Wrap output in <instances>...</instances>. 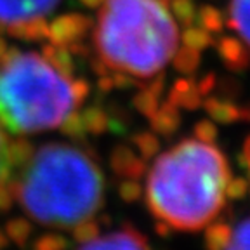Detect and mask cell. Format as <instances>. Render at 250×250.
<instances>
[{
    "mask_svg": "<svg viewBox=\"0 0 250 250\" xmlns=\"http://www.w3.org/2000/svg\"><path fill=\"white\" fill-rule=\"evenodd\" d=\"M12 167V151L7 137L0 129V183L9 176Z\"/></svg>",
    "mask_w": 250,
    "mask_h": 250,
    "instance_id": "7c38bea8",
    "label": "cell"
},
{
    "mask_svg": "<svg viewBox=\"0 0 250 250\" xmlns=\"http://www.w3.org/2000/svg\"><path fill=\"white\" fill-rule=\"evenodd\" d=\"M158 2H162L164 5H168V4H170V0H158Z\"/></svg>",
    "mask_w": 250,
    "mask_h": 250,
    "instance_id": "9a60e30c",
    "label": "cell"
},
{
    "mask_svg": "<svg viewBox=\"0 0 250 250\" xmlns=\"http://www.w3.org/2000/svg\"><path fill=\"white\" fill-rule=\"evenodd\" d=\"M207 250H250V215H221L205 228Z\"/></svg>",
    "mask_w": 250,
    "mask_h": 250,
    "instance_id": "5b68a950",
    "label": "cell"
},
{
    "mask_svg": "<svg viewBox=\"0 0 250 250\" xmlns=\"http://www.w3.org/2000/svg\"><path fill=\"white\" fill-rule=\"evenodd\" d=\"M224 26L234 33L231 37L238 40L250 61V0H229Z\"/></svg>",
    "mask_w": 250,
    "mask_h": 250,
    "instance_id": "ba28073f",
    "label": "cell"
},
{
    "mask_svg": "<svg viewBox=\"0 0 250 250\" xmlns=\"http://www.w3.org/2000/svg\"><path fill=\"white\" fill-rule=\"evenodd\" d=\"M77 250H155L145 234L130 224L96 233L83 240Z\"/></svg>",
    "mask_w": 250,
    "mask_h": 250,
    "instance_id": "8992f818",
    "label": "cell"
},
{
    "mask_svg": "<svg viewBox=\"0 0 250 250\" xmlns=\"http://www.w3.org/2000/svg\"><path fill=\"white\" fill-rule=\"evenodd\" d=\"M92 28V20L82 14H64L52 21L49 28V37L54 43L75 42L83 37Z\"/></svg>",
    "mask_w": 250,
    "mask_h": 250,
    "instance_id": "9c48e42d",
    "label": "cell"
},
{
    "mask_svg": "<svg viewBox=\"0 0 250 250\" xmlns=\"http://www.w3.org/2000/svg\"><path fill=\"white\" fill-rule=\"evenodd\" d=\"M215 137L210 124H200L158 153L146 170L145 203L165 229H205L245 191Z\"/></svg>",
    "mask_w": 250,
    "mask_h": 250,
    "instance_id": "6da1fadb",
    "label": "cell"
},
{
    "mask_svg": "<svg viewBox=\"0 0 250 250\" xmlns=\"http://www.w3.org/2000/svg\"><path fill=\"white\" fill-rule=\"evenodd\" d=\"M104 0H80V4H83L89 9H99V5L103 4Z\"/></svg>",
    "mask_w": 250,
    "mask_h": 250,
    "instance_id": "5bb4252c",
    "label": "cell"
},
{
    "mask_svg": "<svg viewBox=\"0 0 250 250\" xmlns=\"http://www.w3.org/2000/svg\"><path fill=\"white\" fill-rule=\"evenodd\" d=\"M92 43L101 73L109 71L122 85H145L148 98H162L168 66L181 73L177 62L188 47L168 5L158 0H104Z\"/></svg>",
    "mask_w": 250,
    "mask_h": 250,
    "instance_id": "7a4b0ae2",
    "label": "cell"
},
{
    "mask_svg": "<svg viewBox=\"0 0 250 250\" xmlns=\"http://www.w3.org/2000/svg\"><path fill=\"white\" fill-rule=\"evenodd\" d=\"M196 23L207 30L208 33L215 35V33H223L224 30V16L214 5H202L196 14Z\"/></svg>",
    "mask_w": 250,
    "mask_h": 250,
    "instance_id": "30bf717a",
    "label": "cell"
},
{
    "mask_svg": "<svg viewBox=\"0 0 250 250\" xmlns=\"http://www.w3.org/2000/svg\"><path fill=\"white\" fill-rule=\"evenodd\" d=\"M59 4L61 0H0V24L11 26L35 18H45Z\"/></svg>",
    "mask_w": 250,
    "mask_h": 250,
    "instance_id": "52a82bcc",
    "label": "cell"
},
{
    "mask_svg": "<svg viewBox=\"0 0 250 250\" xmlns=\"http://www.w3.org/2000/svg\"><path fill=\"white\" fill-rule=\"evenodd\" d=\"M168 9H170L172 16L176 18V21L183 28L196 24V14H198V9H196V5H195L193 0H170Z\"/></svg>",
    "mask_w": 250,
    "mask_h": 250,
    "instance_id": "8fae6325",
    "label": "cell"
},
{
    "mask_svg": "<svg viewBox=\"0 0 250 250\" xmlns=\"http://www.w3.org/2000/svg\"><path fill=\"white\" fill-rule=\"evenodd\" d=\"M16 195L35 223L77 228L92 221L104 205L106 181L89 153L68 143H45L21 170Z\"/></svg>",
    "mask_w": 250,
    "mask_h": 250,
    "instance_id": "3957f363",
    "label": "cell"
},
{
    "mask_svg": "<svg viewBox=\"0 0 250 250\" xmlns=\"http://www.w3.org/2000/svg\"><path fill=\"white\" fill-rule=\"evenodd\" d=\"M242 164H243V167H245L247 177H249V183H250V137L245 141V145H243V151H242Z\"/></svg>",
    "mask_w": 250,
    "mask_h": 250,
    "instance_id": "4fadbf2b",
    "label": "cell"
},
{
    "mask_svg": "<svg viewBox=\"0 0 250 250\" xmlns=\"http://www.w3.org/2000/svg\"><path fill=\"white\" fill-rule=\"evenodd\" d=\"M87 85L45 56L11 49L0 56V125L16 136L59 129L78 109Z\"/></svg>",
    "mask_w": 250,
    "mask_h": 250,
    "instance_id": "277c9868",
    "label": "cell"
}]
</instances>
